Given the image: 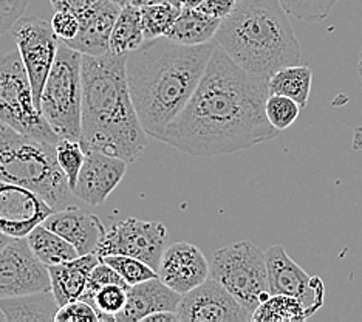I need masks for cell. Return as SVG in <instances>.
I'll return each instance as SVG.
<instances>
[{
	"mask_svg": "<svg viewBox=\"0 0 362 322\" xmlns=\"http://www.w3.org/2000/svg\"><path fill=\"white\" fill-rule=\"evenodd\" d=\"M268 79L243 70L216 45L192 98L158 142L192 156H217L271 142Z\"/></svg>",
	"mask_w": 362,
	"mask_h": 322,
	"instance_id": "6da1fadb",
	"label": "cell"
},
{
	"mask_svg": "<svg viewBox=\"0 0 362 322\" xmlns=\"http://www.w3.org/2000/svg\"><path fill=\"white\" fill-rule=\"evenodd\" d=\"M216 44L181 45L169 38L147 39L127 54V81L146 134L158 139L192 98Z\"/></svg>",
	"mask_w": 362,
	"mask_h": 322,
	"instance_id": "7a4b0ae2",
	"label": "cell"
},
{
	"mask_svg": "<svg viewBox=\"0 0 362 322\" xmlns=\"http://www.w3.org/2000/svg\"><path fill=\"white\" fill-rule=\"evenodd\" d=\"M127 56L82 54V135L86 152L100 151L127 163L146 151L147 135L132 101Z\"/></svg>",
	"mask_w": 362,
	"mask_h": 322,
	"instance_id": "3957f363",
	"label": "cell"
},
{
	"mask_svg": "<svg viewBox=\"0 0 362 322\" xmlns=\"http://www.w3.org/2000/svg\"><path fill=\"white\" fill-rule=\"evenodd\" d=\"M229 59L243 70L269 78L300 62V42L281 0H238L214 36Z\"/></svg>",
	"mask_w": 362,
	"mask_h": 322,
	"instance_id": "277c9868",
	"label": "cell"
},
{
	"mask_svg": "<svg viewBox=\"0 0 362 322\" xmlns=\"http://www.w3.org/2000/svg\"><path fill=\"white\" fill-rule=\"evenodd\" d=\"M0 181L35 189L54 209L73 205L69 180L57 164L56 144L22 134L0 121Z\"/></svg>",
	"mask_w": 362,
	"mask_h": 322,
	"instance_id": "5b68a950",
	"label": "cell"
},
{
	"mask_svg": "<svg viewBox=\"0 0 362 322\" xmlns=\"http://www.w3.org/2000/svg\"><path fill=\"white\" fill-rule=\"evenodd\" d=\"M40 112L57 137L81 143L82 53L64 42L40 96Z\"/></svg>",
	"mask_w": 362,
	"mask_h": 322,
	"instance_id": "8992f818",
	"label": "cell"
},
{
	"mask_svg": "<svg viewBox=\"0 0 362 322\" xmlns=\"http://www.w3.org/2000/svg\"><path fill=\"white\" fill-rule=\"evenodd\" d=\"M211 277L223 285L251 315L271 296L265 251L248 241L218 248L211 259Z\"/></svg>",
	"mask_w": 362,
	"mask_h": 322,
	"instance_id": "52a82bcc",
	"label": "cell"
},
{
	"mask_svg": "<svg viewBox=\"0 0 362 322\" xmlns=\"http://www.w3.org/2000/svg\"><path fill=\"white\" fill-rule=\"evenodd\" d=\"M0 121L47 143L57 144L61 139L36 105L19 50L0 53Z\"/></svg>",
	"mask_w": 362,
	"mask_h": 322,
	"instance_id": "ba28073f",
	"label": "cell"
},
{
	"mask_svg": "<svg viewBox=\"0 0 362 322\" xmlns=\"http://www.w3.org/2000/svg\"><path fill=\"white\" fill-rule=\"evenodd\" d=\"M168 228L161 222H147L129 217L105 231L96 254L100 258L112 254L132 255L144 260L158 272L161 255L166 250Z\"/></svg>",
	"mask_w": 362,
	"mask_h": 322,
	"instance_id": "9c48e42d",
	"label": "cell"
},
{
	"mask_svg": "<svg viewBox=\"0 0 362 322\" xmlns=\"http://www.w3.org/2000/svg\"><path fill=\"white\" fill-rule=\"evenodd\" d=\"M13 36L22 62L27 69L36 105L40 109V96H42L48 74L52 71L61 40L54 35L52 23L33 18V16L28 18L22 16L16 22Z\"/></svg>",
	"mask_w": 362,
	"mask_h": 322,
	"instance_id": "30bf717a",
	"label": "cell"
},
{
	"mask_svg": "<svg viewBox=\"0 0 362 322\" xmlns=\"http://www.w3.org/2000/svg\"><path fill=\"white\" fill-rule=\"evenodd\" d=\"M48 267L31 251L25 238H11L0 251V299L50 292Z\"/></svg>",
	"mask_w": 362,
	"mask_h": 322,
	"instance_id": "8fae6325",
	"label": "cell"
},
{
	"mask_svg": "<svg viewBox=\"0 0 362 322\" xmlns=\"http://www.w3.org/2000/svg\"><path fill=\"white\" fill-rule=\"evenodd\" d=\"M56 209L35 189L0 181V233L25 238Z\"/></svg>",
	"mask_w": 362,
	"mask_h": 322,
	"instance_id": "7c38bea8",
	"label": "cell"
},
{
	"mask_svg": "<svg viewBox=\"0 0 362 322\" xmlns=\"http://www.w3.org/2000/svg\"><path fill=\"white\" fill-rule=\"evenodd\" d=\"M180 322H246L252 315L216 279H206L194 290L181 294Z\"/></svg>",
	"mask_w": 362,
	"mask_h": 322,
	"instance_id": "4fadbf2b",
	"label": "cell"
},
{
	"mask_svg": "<svg viewBox=\"0 0 362 322\" xmlns=\"http://www.w3.org/2000/svg\"><path fill=\"white\" fill-rule=\"evenodd\" d=\"M265 255L271 294L299 297L310 310L317 313L325 304V284L322 279L308 276V272L288 255L282 245L269 246Z\"/></svg>",
	"mask_w": 362,
	"mask_h": 322,
	"instance_id": "5bb4252c",
	"label": "cell"
},
{
	"mask_svg": "<svg viewBox=\"0 0 362 322\" xmlns=\"http://www.w3.org/2000/svg\"><path fill=\"white\" fill-rule=\"evenodd\" d=\"M127 161L100 151L87 152L73 195L90 206L103 205L124 178Z\"/></svg>",
	"mask_w": 362,
	"mask_h": 322,
	"instance_id": "9a60e30c",
	"label": "cell"
},
{
	"mask_svg": "<svg viewBox=\"0 0 362 322\" xmlns=\"http://www.w3.org/2000/svg\"><path fill=\"white\" fill-rule=\"evenodd\" d=\"M158 277L172 290L185 294L211 277V262L189 242L168 246L161 255Z\"/></svg>",
	"mask_w": 362,
	"mask_h": 322,
	"instance_id": "2e32d148",
	"label": "cell"
},
{
	"mask_svg": "<svg viewBox=\"0 0 362 322\" xmlns=\"http://www.w3.org/2000/svg\"><path fill=\"white\" fill-rule=\"evenodd\" d=\"M42 225L70 242L79 255L96 253V248L107 231L96 214L73 205L64 209H56L44 220Z\"/></svg>",
	"mask_w": 362,
	"mask_h": 322,
	"instance_id": "e0dca14e",
	"label": "cell"
},
{
	"mask_svg": "<svg viewBox=\"0 0 362 322\" xmlns=\"http://www.w3.org/2000/svg\"><path fill=\"white\" fill-rule=\"evenodd\" d=\"M121 13V6L112 0H98L79 18V33L67 44L73 50L87 56H103L110 53V36Z\"/></svg>",
	"mask_w": 362,
	"mask_h": 322,
	"instance_id": "ac0fdd59",
	"label": "cell"
},
{
	"mask_svg": "<svg viewBox=\"0 0 362 322\" xmlns=\"http://www.w3.org/2000/svg\"><path fill=\"white\" fill-rule=\"evenodd\" d=\"M180 301V293L172 290L160 277H153L129 287L127 302L115 319L117 322H143L155 311H177Z\"/></svg>",
	"mask_w": 362,
	"mask_h": 322,
	"instance_id": "d6986e66",
	"label": "cell"
},
{
	"mask_svg": "<svg viewBox=\"0 0 362 322\" xmlns=\"http://www.w3.org/2000/svg\"><path fill=\"white\" fill-rule=\"evenodd\" d=\"M100 262V255L96 253H90L79 255L73 260L48 267L52 279V292L59 307L81 299V296L86 292L90 272Z\"/></svg>",
	"mask_w": 362,
	"mask_h": 322,
	"instance_id": "ffe728a7",
	"label": "cell"
},
{
	"mask_svg": "<svg viewBox=\"0 0 362 322\" xmlns=\"http://www.w3.org/2000/svg\"><path fill=\"white\" fill-rule=\"evenodd\" d=\"M0 309L10 322H54L59 304L50 290L0 299Z\"/></svg>",
	"mask_w": 362,
	"mask_h": 322,
	"instance_id": "44dd1931",
	"label": "cell"
},
{
	"mask_svg": "<svg viewBox=\"0 0 362 322\" xmlns=\"http://www.w3.org/2000/svg\"><path fill=\"white\" fill-rule=\"evenodd\" d=\"M220 23V19L211 18L209 14L200 11L199 8L183 6L166 38L181 45L209 44L214 40Z\"/></svg>",
	"mask_w": 362,
	"mask_h": 322,
	"instance_id": "7402d4cb",
	"label": "cell"
},
{
	"mask_svg": "<svg viewBox=\"0 0 362 322\" xmlns=\"http://www.w3.org/2000/svg\"><path fill=\"white\" fill-rule=\"evenodd\" d=\"M313 86V71L307 65H288L268 79L269 95H284L294 99L302 109L307 105Z\"/></svg>",
	"mask_w": 362,
	"mask_h": 322,
	"instance_id": "603a6c76",
	"label": "cell"
},
{
	"mask_svg": "<svg viewBox=\"0 0 362 322\" xmlns=\"http://www.w3.org/2000/svg\"><path fill=\"white\" fill-rule=\"evenodd\" d=\"M146 42L141 25V10L134 5L121 8L110 36V53L127 56Z\"/></svg>",
	"mask_w": 362,
	"mask_h": 322,
	"instance_id": "cb8c5ba5",
	"label": "cell"
},
{
	"mask_svg": "<svg viewBox=\"0 0 362 322\" xmlns=\"http://www.w3.org/2000/svg\"><path fill=\"white\" fill-rule=\"evenodd\" d=\"M27 241L31 251L47 267L79 258V253L75 246L44 225H39L33 229Z\"/></svg>",
	"mask_w": 362,
	"mask_h": 322,
	"instance_id": "d4e9b609",
	"label": "cell"
},
{
	"mask_svg": "<svg viewBox=\"0 0 362 322\" xmlns=\"http://www.w3.org/2000/svg\"><path fill=\"white\" fill-rule=\"evenodd\" d=\"M315 315L299 297L271 294L252 313V322H303Z\"/></svg>",
	"mask_w": 362,
	"mask_h": 322,
	"instance_id": "484cf974",
	"label": "cell"
},
{
	"mask_svg": "<svg viewBox=\"0 0 362 322\" xmlns=\"http://www.w3.org/2000/svg\"><path fill=\"white\" fill-rule=\"evenodd\" d=\"M139 10H141V25L147 40L168 36V33L174 27V23L180 16L181 8L168 2H160L155 5L143 6Z\"/></svg>",
	"mask_w": 362,
	"mask_h": 322,
	"instance_id": "4316f807",
	"label": "cell"
},
{
	"mask_svg": "<svg viewBox=\"0 0 362 322\" xmlns=\"http://www.w3.org/2000/svg\"><path fill=\"white\" fill-rule=\"evenodd\" d=\"M107 265H110L118 275L124 279L127 285H135L144 280H149L153 277H158L156 272L149 263L138 258H132V255H122V254H112L100 258Z\"/></svg>",
	"mask_w": 362,
	"mask_h": 322,
	"instance_id": "83f0119b",
	"label": "cell"
},
{
	"mask_svg": "<svg viewBox=\"0 0 362 322\" xmlns=\"http://www.w3.org/2000/svg\"><path fill=\"white\" fill-rule=\"evenodd\" d=\"M86 156H87V152L82 149L79 142L61 138L59 143L56 144L57 164H59V168L65 173V177H67L71 192L78 181V176L81 172L82 164L86 161Z\"/></svg>",
	"mask_w": 362,
	"mask_h": 322,
	"instance_id": "f1b7e54d",
	"label": "cell"
},
{
	"mask_svg": "<svg viewBox=\"0 0 362 322\" xmlns=\"http://www.w3.org/2000/svg\"><path fill=\"white\" fill-rule=\"evenodd\" d=\"M127 285L109 284L98 290L93 299V307L101 315V322H117L115 316L124 309L127 302Z\"/></svg>",
	"mask_w": 362,
	"mask_h": 322,
	"instance_id": "f546056e",
	"label": "cell"
},
{
	"mask_svg": "<svg viewBox=\"0 0 362 322\" xmlns=\"http://www.w3.org/2000/svg\"><path fill=\"white\" fill-rule=\"evenodd\" d=\"M302 107L294 99L284 95H269L267 99V118L277 132L286 130L299 118Z\"/></svg>",
	"mask_w": 362,
	"mask_h": 322,
	"instance_id": "4dcf8cb0",
	"label": "cell"
},
{
	"mask_svg": "<svg viewBox=\"0 0 362 322\" xmlns=\"http://www.w3.org/2000/svg\"><path fill=\"white\" fill-rule=\"evenodd\" d=\"M337 2L339 0H281L288 14L307 22L327 19Z\"/></svg>",
	"mask_w": 362,
	"mask_h": 322,
	"instance_id": "1f68e13d",
	"label": "cell"
},
{
	"mask_svg": "<svg viewBox=\"0 0 362 322\" xmlns=\"http://www.w3.org/2000/svg\"><path fill=\"white\" fill-rule=\"evenodd\" d=\"M109 284L127 285L124 282V279H122L117 271H115L110 265H107L105 262L101 260L92 270V272H90V277H88V282H87V287H86V292H84V294L81 296V299L88 302L90 305H93V299H95V294L98 293V290H100V288H103L104 285H109ZM127 287H130V285H127Z\"/></svg>",
	"mask_w": 362,
	"mask_h": 322,
	"instance_id": "d6a6232c",
	"label": "cell"
},
{
	"mask_svg": "<svg viewBox=\"0 0 362 322\" xmlns=\"http://www.w3.org/2000/svg\"><path fill=\"white\" fill-rule=\"evenodd\" d=\"M54 322H101V315L93 305L78 299L59 307Z\"/></svg>",
	"mask_w": 362,
	"mask_h": 322,
	"instance_id": "836d02e7",
	"label": "cell"
},
{
	"mask_svg": "<svg viewBox=\"0 0 362 322\" xmlns=\"http://www.w3.org/2000/svg\"><path fill=\"white\" fill-rule=\"evenodd\" d=\"M30 0H0V36L13 30L23 13H25Z\"/></svg>",
	"mask_w": 362,
	"mask_h": 322,
	"instance_id": "e575fe53",
	"label": "cell"
},
{
	"mask_svg": "<svg viewBox=\"0 0 362 322\" xmlns=\"http://www.w3.org/2000/svg\"><path fill=\"white\" fill-rule=\"evenodd\" d=\"M54 35L61 42H69L75 39L79 33V18L69 11H56L52 19Z\"/></svg>",
	"mask_w": 362,
	"mask_h": 322,
	"instance_id": "d590c367",
	"label": "cell"
},
{
	"mask_svg": "<svg viewBox=\"0 0 362 322\" xmlns=\"http://www.w3.org/2000/svg\"><path fill=\"white\" fill-rule=\"evenodd\" d=\"M238 0H204V2L197 6L200 11L209 14L211 18L223 21L229 14L234 11Z\"/></svg>",
	"mask_w": 362,
	"mask_h": 322,
	"instance_id": "8d00e7d4",
	"label": "cell"
},
{
	"mask_svg": "<svg viewBox=\"0 0 362 322\" xmlns=\"http://www.w3.org/2000/svg\"><path fill=\"white\" fill-rule=\"evenodd\" d=\"M96 2L98 0H50V4L56 11H69L76 16L86 13Z\"/></svg>",
	"mask_w": 362,
	"mask_h": 322,
	"instance_id": "74e56055",
	"label": "cell"
},
{
	"mask_svg": "<svg viewBox=\"0 0 362 322\" xmlns=\"http://www.w3.org/2000/svg\"><path fill=\"white\" fill-rule=\"evenodd\" d=\"M143 322H180V318L177 311L161 310V311L152 313L149 316H146Z\"/></svg>",
	"mask_w": 362,
	"mask_h": 322,
	"instance_id": "f35d334b",
	"label": "cell"
},
{
	"mask_svg": "<svg viewBox=\"0 0 362 322\" xmlns=\"http://www.w3.org/2000/svg\"><path fill=\"white\" fill-rule=\"evenodd\" d=\"M160 2H163V0H130V5L143 8V6H149V5H155V4H160Z\"/></svg>",
	"mask_w": 362,
	"mask_h": 322,
	"instance_id": "ab89813d",
	"label": "cell"
},
{
	"mask_svg": "<svg viewBox=\"0 0 362 322\" xmlns=\"http://www.w3.org/2000/svg\"><path fill=\"white\" fill-rule=\"evenodd\" d=\"M10 241H11V237H8L4 233H0V251H2L8 243H10Z\"/></svg>",
	"mask_w": 362,
	"mask_h": 322,
	"instance_id": "60d3db41",
	"label": "cell"
},
{
	"mask_svg": "<svg viewBox=\"0 0 362 322\" xmlns=\"http://www.w3.org/2000/svg\"><path fill=\"white\" fill-rule=\"evenodd\" d=\"M203 2H204V0H186L183 6H187V8H197V6H200Z\"/></svg>",
	"mask_w": 362,
	"mask_h": 322,
	"instance_id": "b9f144b4",
	"label": "cell"
},
{
	"mask_svg": "<svg viewBox=\"0 0 362 322\" xmlns=\"http://www.w3.org/2000/svg\"><path fill=\"white\" fill-rule=\"evenodd\" d=\"M163 2L172 4V5H175V6H178V8H183V5H185L186 0H163Z\"/></svg>",
	"mask_w": 362,
	"mask_h": 322,
	"instance_id": "7bdbcfd3",
	"label": "cell"
},
{
	"mask_svg": "<svg viewBox=\"0 0 362 322\" xmlns=\"http://www.w3.org/2000/svg\"><path fill=\"white\" fill-rule=\"evenodd\" d=\"M113 4H117V5H119L121 8L122 6H126V5H130V0H112Z\"/></svg>",
	"mask_w": 362,
	"mask_h": 322,
	"instance_id": "ee69618b",
	"label": "cell"
},
{
	"mask_svg": "<svg viewBox=\"0 0 362 322\" xmlns=\"http://www.w3.org/2000/svg\"><path fill=\"white\" fill-rule=\"evenodd\" d=\"M358 71H359V78L362 81V48H361V53H359V64H358Z\"/></svg>",
	"mask_w": 362,
	"mask_h": 322,
	"instance_id": "f6af8a7d",
	"label": "cell"
},
{
	"mask_svg": "<svg viewBox=\"0 0 362 322\" xmlns=\"http://www.w3.org/2000/svg\"><path fill=\"white\" fill-rule=\"evenodd\" d=\"M4 321H6V318H5V315H4L2 309H0V322H4Z\"/></svg>",
	"mask_w": 362,
	"mask_h": 322,
	"instance_id": "bcb514c9",
	"label": "cell"
}]
</instances>
